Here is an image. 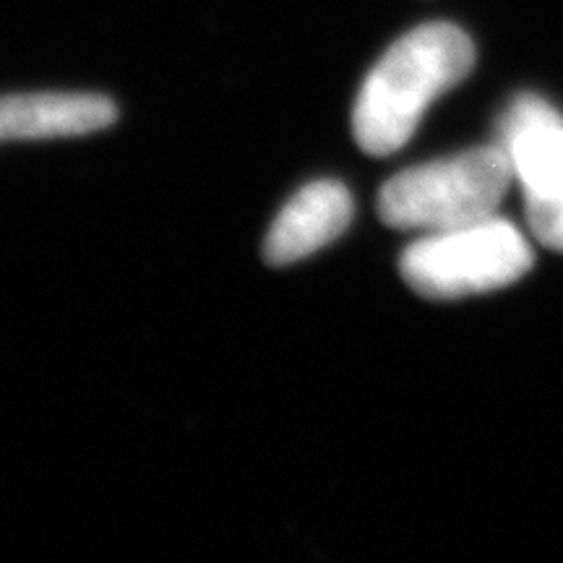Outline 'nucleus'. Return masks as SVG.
I'll return each mask as SVG.
<instances>
[{"label":"nucleus","instance_id":"f257e3e1","mask_svg":"<svg viewBox=\"0 0 563 563\" xmlns=\"http://www.w3.org/2000/svg\"><path fill=\"white\" fill-rule=\"evenodd\" d=\"M475 68L470 34L428 21L399 37L365 76L352 110V133L365 154L386 157L415 136L428 108Z\"/></svg>","mask_w":563,"mask_h":563},{"label":"nucleus","instance_id":"f03ea898","mask_svg":"<svg viewBox=\"0 0 563 563\" xmlns=\"http://www.w3.org/2000/svg\"><path fill=\"white\" fill-rule=\"evenodd\" d=\"M511 186V167L501 146H475L394 175L378 196V211L394 230L428 235L488 220Z\"/></svg>","mask_w":563,"mask_h":563},{"label":"nucleus","instance_id":"7ed1b4c3","mask_svg":"<svg viewBox=\"0 0 563 563\" xmlns=\"http://www.w3.org/2000/svg\"><path fill=\"white\" fill-rule=\"evenodd\" d=\"M532 245L498 214L464 228L428 232L402 253V277L418 295L456 300L509 287L530 272Z\"/></svg>","mask_w":563,"mask_h":563},{"label":"nucleus","instance_id":"20e7f679","mask_svg":"<svg viewBox=\"0 0 563 563\" xmlns=\"http://www.w3.org/2000/svg\"><path fill=\"white\" fill-rule=\"evenodd\" d=\"M496 144L522 188L532 238L563 253V115L543 97H517L504 112Z\"/></svg>","mask_w":563,"mask_h":563},{"label":"nucleus","instance_id":"39448f33","mask_svg":"<svg viewBox=\"0 0 563 563\" xmlns=\"http://www.w3.org/2000/svg\"><path fill=\"white\" fill-rule=\"evenodd\" d=\"M352 196L342 183L316 180L287 201L264 243L272 266L298 264L334 243L352 222Z\"/></svg>","mask_w":563,"mask_h":563},{"label":"nucleus","instance_id":"423d86ee","mask_svg":"<svg viewBox=\"0 0 563 563\" xmlns=\"http://www.w3.org/2000/svg\"><path fill=\"white\" fill-rule=\"evenodd\" d=\"M118 110L102 95H40L0 97V141L84 136L115 123Z\"/></svg>","mask_w":563,"mask_h":563}]
</instances>
